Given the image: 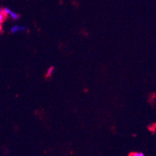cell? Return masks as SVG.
<instances>
[{
	"mask_svg": "<svg viewBox=\"0 0 156 156\" xmlns=\"http://www.w3.org/2000/svg\"><path fill=\"white\" fill-rule=\"evenodd\" d=\"M1 11L6 16H9L13 20H17L20 18V15L18 13L12 11L9 8H3L2 9H1Z\"/></svg>",
	"mask_w": 156,
	"mask_h": 156,
	"instance_id": "1",
	"label": "cell"
},
{
	"mask_svg": "<svg viewBox=\"0 0 156 156\" xmlns=\"http://www.w3.org/2000/svg\"><path fill=\"white\" fill-rule=\"evenodd\" d=\"M26 30V27L20 25H14L10 29V32L12 34H16L20 32H24Z\"/></svg>",
	"mask_w": 156,
	"mask_h": 156,
	"instance_id": "2",
	"label": "cell"
},
{
	"mask_svg": "<svg viewBox=\"0 0 156 156\" xmlns=\"http://www.w3.org/2000/svg\"><path fill=\"white\" fill-rule=\"evenodd\" d=\"M54 71V67L52 66V67H49L45 74V79H49V78L52 76Z\"/></svg>",
	"mask_w": 156,
	"mask_h": 156,
	"instance_id": "3",
	"label": "cell"
},
{
	"mask_svg": "<svg viewBox=\"0 0 156 156\" xmlns=\"http://www.w3.org/2000/svg\"><path fill=\"white\" fill-rule=\"evenodd\" d=\"M128 156H144V154L143 152H133L129 153Z\"/></svg>",
	"mask_w": 156,
	"mask_h": 156,
	"instance_id": "4",
	"label": "cell"
},
{
	"mask_svg": "<svg viewBox=\"0 0 156 156\" xmlns=\"http://www.w3.org/2000/svg\"><path fill=\"white\" fill-rule=\"evenodd\" d=\"M6 17V16L0 10V24H2L5 21Z\"/></svg>",
	"mask_w": 156,
	"mask_h": 156,
	"instance_id": "5",
	"label": "cell"
},
{
	"mask_svg": "<svg viewBox=\"0 0 156 156\" xmlns=\"http://www.w3.org/2000/svg\"><path fill=\"white\" fill-rule=\"evenodd\" d=\"M148 129L149 131H151L152 133H155V129H156V126H155V124L154 123V124H152L151 125H149L148 126Z\"/></svg>",
	"mask_w": 156,
	"mask_h": 156,
	"instance_id": "6",
	"label": "cell"
},
{
	"mask_svg": "<svg viewBox=\"0 0 156 156\" xmlns=\"http://www.w3.org/2000/svg\"><path fill=\"white\" fill-rule=\"evenodd\" d=\"M150 100H151V103H154V102L155 103V95L154 93V94H152L151 97H150Z\"/></svg>",
	"mask_w": 156,
	"mask_h": 156,
	"instance_id": "7",
	"label": "cell"
},
{
	"mask_svg": "<svg viewBox=\"0 0 156 156\" xmlns=\"http://www.w3.org/2000/svg\"><path fill=\"white\" fill-rule=\"evenodd\" d=\"M2 29V25H1V24H0V30Z\"/></svg>",
	"mask_w": 156,
	"mask_h": 156,
	"instance_id": "8",
	"label": "cell"
}]
</instances>
